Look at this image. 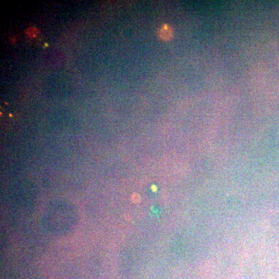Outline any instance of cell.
<instances>
[{"label": "cell", "mask_w": 279, "mask_h": 279, "mask_svg": "<svg viewBox=\"0 0 279 279\" xmlns=\"http://www.w3.org/2000/svg\"><path fill=\"white\" fill-rule=\"evenodd\" d=\"M159 34H160V37L164 39V40H168L171 37V34H172L171 29L168 27L167 25H164L160 30Z\"/></svg>", "instance_id": "1"}]
</instances>
